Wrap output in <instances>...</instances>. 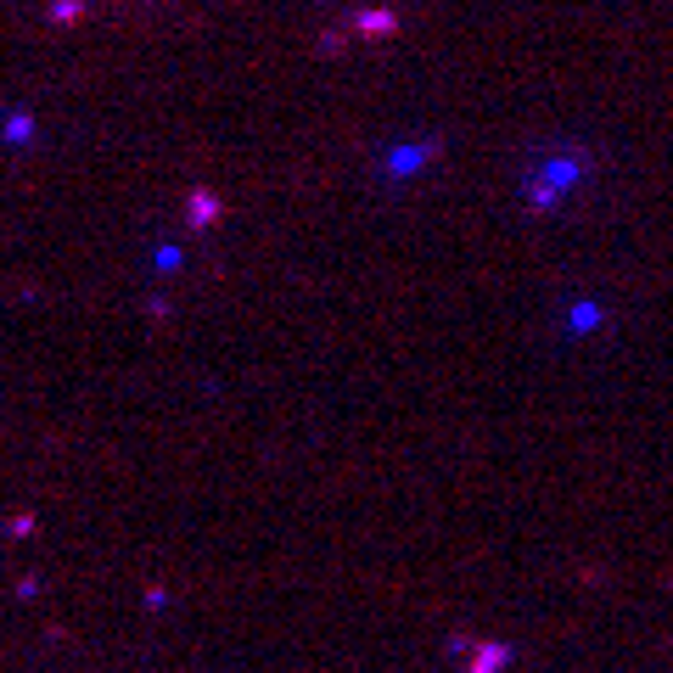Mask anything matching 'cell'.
Listing matches in <instances>:
<instances>
[]
</instances>
